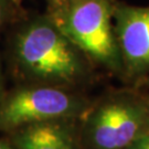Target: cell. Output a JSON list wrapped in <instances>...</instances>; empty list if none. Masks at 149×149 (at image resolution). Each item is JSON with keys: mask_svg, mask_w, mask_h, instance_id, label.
<instances>
[{"mask_svg": "<svg viewBox=\"0 0 149 149\" xmlns=\"http://www.w3.org/2000/svg\"><path fill=\"white\" fill-rule=\"evenodd\" d=\"M8 51L28 84L74 88L91 79L94 65L47 13L18 20Z\"/></svg>", "mask_w": 149, "mask_h": 149, "instance_id": "obj_1", "label": "cell"}, {"mask_svg": "<svg viewBox=\"0 0 149 149\" xmlns=\"http://www.w3.org/2000/svg\"><path fill=\"white\" fill-rule=\"evenodd\" d=\"M149 130V97L115 91L91 104L80 118L83 149H128Z\"/></svg>", "mask_w": 149, "mask_h": 149, "instance_id": "obj_2", "label": "cell"}, {"mask_svg": "<svg viewBox=\"0 0 149 149\" xmlns=\"http://www.w3.org/2000/svg\"><path fill=\"white\" fill-rule=\"evenodd\" d=\"M117 0H65L47 13L94 65L123 75V64L114 28Z\"/></svg>", "mask_w": 149, "mask_h": 149, "instance_id": "obj_3", "label": "cell"}, {"mask_svg": "<svg viewBox=\"0 0 149 149\" xmlns=\"http://www.w3.org/2000/svg\"><path fill=\"white\" fill-rule=\"evenodd\" d=\"M90 106L74 88L26 83L1 96L0 132L10 135L39 123L80 119Z\"/></svg>", "mask_w": 149, "mask_h": 149, "instance_id": "obj_4", "label": "cell"}, {"mask_svg": "<svg viewBox=\"0 0 149 149\" xmlns=\"http://www.w3.org/2000/svg\"><path fill=\"white\" fill-rule=\"evenodd\" d=\"M114 28L123 64V76L146 79L149 74V6L116 1Z\"/></svg>", "mask_w": 149, "mask_h": 149, "instance_id": "obj_5", "label": "cell"}, {"mask_svg": "<svg viewBox=\"0 0 149 149\" xmlns=\"http://www.w3.org/2000/svg\"><path fill=\"white\" fill-rule=\"evenodd\" d=\"M17 149H83L80 119H56L39 123L10 134Z\"/></svg>", "mask_w": 149, "mask_h": 149, "instance_id": "obj_6", "label": "cell"}, {"mask_svg": "<svg viewBox=\"0 0 149 149\" xmlns=\"http://www.w3.org/2000/svg\"><path fill=\"white\" fill-rule=\"evenodd\" d=\"M22 17V7L10 0H0V33L7 27L15 24Z\"/></svg>", "mask_w": 149, "mask_h": 149, "instance_id": "obj_7", "label": "cell"}, {"mask_svg": "<svg viewBox=\"0 0 149 149\" xmlns=\"http://www.w3.org/2000/svg\"><path fill=\"white\" fill-rule=\"evenodd\" d=\"M128 149H149V130L140 136Z\"/></svg>", "mask_w": 149, "mask_h": 149, "instance_id": "obj_8", "label": "cell"}, {"mask_svg": "<svg viewBox=\"0 0 149 149\" xmlns=\"http://www.w3.org/2000/svg\"><path fill=\"white\" fill-rule=\"evenodd\" d=\"M47 1V13H52L58 10L65 2V0H45Z\"/></svg>", "mask_w": 149, "mask_h": 149, "instance_id": "obj_9", "label": "cell"}, {"mask_svg": "<svg viewBox=\"0 0 149 149\" xmlns=\"http://www.w3.org/2000/svg\"><path fill=\"white\" fill-rule=\"evenodd\" d=\"M0 149H17L13 145L8 141H3V140H0Z\"/></svg>", "mask_w": 149, "mask_h": 149, "instance_id": "obj_10", "label": "cell"}, {"mask_svg": "<svg viewBox=\"0 0 149 149\" xmlns=\"http://www.w3.org/2000/svg\"><path fill=\"white\" fill-rule=\"evenodd\" d=\"M2 96V75H1V66H0V98Z\"/></svg>", "mask_w": 149, "mask_h": 149, "instance_id": "obj_11", "label": "cell"}, {"mask_svg": "<svg viewBox=\"0 0 149 149\" xmlns=\"http://www.w3.org/2000/svg\"><path fill=\"white\" fill-rule=\"evenodd\" d=\"M10 1H12L13 3H16V5L19 6V7H22V3H23L26 0H10Z\"/></svg>", "mask_w": 149, "mask_h": 149, "instance_id": "obj_12", "label": "cell"}, {"mask_svg": "<svg viewBox=\"0 0 149 149\" xmlns=\"http://www.w3.org/2000/svg\"><path fill=\"white\" fill-rule=\"evenodd\" d=\"M145 80L147 81V84H148V85H149V74L147 75V76H146V79H145Z\"/></svg>", "mask_w": 149, "mask_h": 149, "instance_id": "obj_13", "label": "cell"}]
</instances>
